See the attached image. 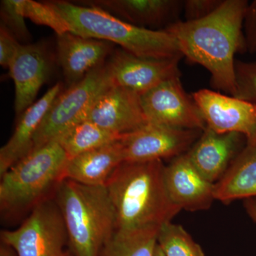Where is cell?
Returning <instances> with one entry per match:
<instances>
[{
  "mask_svg": "<svg viewBox=\"0 0 256 256\" xmlns=\"http://www.w3.org/2000/svg\"><path fill=\"white\" fill-rule=\"evenodd\" d=\"M248 2L224 0L210 16L196 21H178L164 30L176 38L183 56L210 72L216 90L234 96L237 52H246L242 24Z\"/></svg>",
  "mask_w": 256,
  "mask_h": 256,
  "instance_id": "1",
  "label": "cell"
},
{
  "mask_svg": "<svg viewBox=\"0 0 256 256\" xmlns=\"http://www.w3.org/2000/svg\"><path fill=\"white\" fill-rule=\"evenodd\" d=\"M162 160L124 162L106 184L116 214V229L161 227L182 210L172 201Z\"/></svg>",
  "mask_w": 256,
  "mask_h": 256,
  "instance_id": "2",
  "label": "cell"
},
{
  "mask_svg": "<svg viewBox=\"0 0 256 256\" xmlns=\"http://www.w3.org/2000/svg\"><path fill=\"white\" fill-rule=\"evenodd\" d=\"M47 3L66 22L70 32L76 34L116 44L139 57L183 56L176 38L165 30L136 26L96 6H82L66 1Z\"/></svg>",
  "mask_w": 256,
  "mask_h": 256,
  "instance_id": "3",
  "label": "cell"
},
{
  "mask_svg": "<svg viewBox=\"0 0 256 256\" xmlns=\"http://www.w3.org/2000/svg\"><path fill=\"white\" fill-rule=\"evenodd\" d=\"M73 256H100L116 230V214L105 186L64 180L54 194Z\"/></svg>",
  "mask_w": 256,
  "mask_h": 256,
  "instance_id": "4",
  "label": "cell"
},
{
  "mask_svg": "<svg viewBox=\"0 0 256 256\" xmlns=\"http://www.w3.org/2000/svg\"><path fill=\"white\" fill-rule=\"evenodd\" d=\"M68 156L57 141L32 151L1 176L0 208L8 218L32 212L52 198L64 180Z\"/></svg>",
  "mask_w": 256,
  "mask_h": 256,
  "instance_id": "5",
  "label": "cell"
},
{
  "mask_svg": "<svg viewBox=\"0 0 256 256\" xmlns=\"http://www.w3.org/2000/svg\"><path fill=\"white\" fill-rule=\"evenodd\" d=\"M106 63L92 70L78 84L60 92L35 134L32 151L56 140L86 120L96 99L114 85Z\"/></svg>",
  "mask_w": 256,
  "mask_h": 256,
  "instance_id": "6",
  "label": "cell"
},
{
  "mask_svg": "<svg viewBox=\"0 0 256 256\" xmlns=\"http://www.w3.org/2000/svg\"><path fill=\"white\" fill-rule=\"evenodd\" d=\"M3 244L18 256H66L68 236L54 197L35 207L18 228L2 230Z\"/></svg>",
  "mask_w": 256,
  "mask_h": 256,
  "instance_id": "7",
  "label": "cell"
},
{
  "mask_svg": "<svg viewBox=\"0 0 256 256\" xmlns=\"http://www.w3.org/2000/svg\"><path fill=\"white\" fill-rule=\"evenodd\" d=\"M149 124L204 131L206 122L192 95L185 92L180 77L162 82L140 96Z\"/></svg>",
  "mask_w": 256,
  "mask_h": 256,
  "instance_id": "8",
  "label": "cell"
},
{
  "mask_svg": "<svg viewBox=\"0 0 256 256\" xmlns=\"http://www.w3.org/2000/svg\"><path fill=\"white\" fill-rule=\"evenodd\" d=\"M202 132L148 122L121 138L124 162L174 159L190 150Z\"/></svg>",
  "mask_w": 256,
  "mask_h": 256,
  "instance_id": "9",
  "label": "cell"
},
{
  "mask_svg": "<svg viewBox=\"0 0 256 256\" xmlns=\"http://www.w3.org/2000/svg\"><path fill=\"white\" fill-rule=\"evenodd\" d=\"M182 57L144 58L118 48L114 50L106 64L114 86L141 96L162 82L180 77L178 63Z\"/></svg>",
  "mask_w": 256,
  "mask_h": 256,
  "instance_id": "10",
  "label": "cell"
},
{
  "mask_svg": "<svg viewBox=\"0 0 256 256\" xmlns=\"http://www.w3.org/2000/svg\"><path fill=\"white\" fill-rule=\"evenodd\" d=\"M206 128L217 133L237 132L246 140L256 134V105L210 89L192 94Z\"/></svg>",
  "mask_w": 256,
  "mask_h": 256,
  "instance_id": "11",
  "label": "cell"
},
{
  "mask_svg": "<svg viewBox=\"0 0 256 256\" xmlns=\"http://www.w3.org/2000/svg\"><path fill=\"white\" fill-rule=\"evenodd\" d=\"M86 120L120 136L148 124L141 105L140 96L114 85L96 99Z\"/></svg>",
  "mask_w": 256,
  "mask_h": 256,
  "instance_id": "12",
  "label": "cell"
},
{
  "mask_svg": "<svg viewBox=\"0 0 256 256\" xmlns=\"http://www.w3.org/2000/svg\"><path fill=\"white\" fill-rule=\"evenodd\" d=\"M164 182L170 198L182 210H207L215 200V184L196 170L186 153L165 166Z\"/></svg>",
  "mask_w": 256,
  "mask_h": 256,
  "instance_id": "13",
  "label": "cell"
},
{
  "mask_svg": "<svg viewBox=\"0 0 256 256\" xmlns=\"http://www.w3.org/2000/svg\"><path fill=\"white\" fill-rule=\"evenodd\" d=\"M246 143L237 132L217 133L206 128L186 152L192 164L210 183L220 181Z\"/></svg>",
  "mask_w": 256,
  "mask_h": 256,
  "instance_id": "14",
  "label": "cell"
},
{
  "mask_svg": "<svg viewBox=\"0 0 256 256\" xmlns=\"http://www.w3.org/2000/svg\"><path fill=\"white\" fill-rule=\"evenodd\" d=\"M58 60L68 86L78 84L92 70L106 63L114 44L66 32L57 35Z\"/></svg>",
  "mask_w": 256,
  "mask_h": 256,
  "instance_id": "15",
  "label": "cell"
},
{
  "mask_svg": "<svg viewBox=\"0 0 256 256\" xmlns=\"http://www.w3.org/2000/svg\"><path fill=\"white\" fill-rule=\"evenodd\" d=\"M8 68L14 84L15 112L22 114L34 104L48 78L50 64L46 50L40 44H21Z\"/></svg>",
  "mask_w": 256,
  "mask_h": 256,
  "instance_id": "16",
  "label": "cell"
},
{
  "mask_svg": "<svg viewBox=\"0 0 256 256\" xmlns=\"http://www.w3.org/2000/svg\"><path fill=\"white\" fill-rule=\"evenodd\" d=\"M62 90L58 82L21 114L12 136L0 149V176L33 150L35 134Z\"/></svg>",
  "mask_w": 256,
  "mask_h": 256,
  "instance_id": "17",
  "label": "cell"
},
{
  "mask_svg": "<svg viewBox=\"0 0 256 256\" xmlns=\"http://www.w3.org/2000/svg\"><path fill=\"white\" fill-rule=\"evenodd\" d=\"M82 2L144 28L161 25L166 28L176 22L184 4V1L180 0H94Z\"/></svg>",
  "mask_w": 256,
  "mask_h": 256,
  "instance_id": "18",
  "label": "cell"
},
{
  "mask_svg": "<svg viewBox=\"0 0 256 256\" xmlns=\"http://www.w3.org/2000/svg\"><path fill=\"white\" fill-rule=\"evenodd\" d=\"M120 140L68 159L64 180L89 186H106L114 170L124 162Z\"/></svg>",
  "mask_w": 256,
  "mask_h": 256,
  "instance_id": "19",
  "label": "cell"
},
{
  "mask_svg": "<svg viewBox=\"0 0 256 256\" xmlns=\"http://www.w3.org/2000/svg\"><path fill=\"white\" fill-rule=\"evenodd\" d=\"M214 198L226 204L256 198V134L246 140L242 150L215 184Z\"/></svg>",
  "mask_w": 256,
  "mask_h": 256,
  "instance_id": "20",
  "label": "cell"
},
{
  "mask_svg": "<svg viewBox=\"0 0 256 256\" xmlns=\"http://www.w3.org/2000/svg\"><path fill=\"white\" fill-rule=\"evenodd\" d=\"M160 227L116 229L100 256H154Z\"/></svg>",
  "mask_w": 256,
  "mask_h": 256,
  "instance_id": "21",
  "label": "cell"
},
{
  "mask_svg": "<svg viewBox=\"0 0 256 256\" xmlns=\"http://www.w3.org/2000/svg\"><path fill=\"white\" fill-rule=\"evenodd\" d=\"M122 136L106 130L88 120H84L56 140L68 159L116 142Z\"/></svg>",
  "mask_w": 256,
  "mask_h": 256,
  "instance_id": "22",
  "label": "cell"
},
{
  "mask_svg": "<svg viewBox=\"0 0 256 256\" xmlns=\"http://www.w3.org/2000/svg\"><path fill=\"white\" fill-rule=\"evenodd\" d=\"M158 245L166 256H205L203 249L182 226L172 222L160 227Z\"/></svg>",
  "mask_w": 256,
  "mask_h": 256,
  "instance_id": "23",
  "label": "cell"
},
{
  "mask_svg": "<svg viewBox=\"0 0 256 256\" xmlns=\"http://www.w3.org/2000/svg\"><path fill=\"white\" fill-rule=\"evenodd\" d=\"M18 3L25 18H30L36 24L48 26L57 35L70 32L66 22L48 3L38 2L33 0H18Z\"/></svg>",
  "mask_w": 256,
  "mask_h": 256,
  "instance_id": "24",
  "label": "cell"
},
{
  "mask_svg": "<svg viewBox=\"0 0 256 256\" xmlns=\"http://www.w3.org/2000/svg\"><path fill=\"white\" fill-rule=\"evenodd\" d=\"M236 94L234 97L256 105V60H236Z\"/></svg>",
  "mask_w": 256,
  "mask_h": 256,
  "instance_id": "25",
  "label": "cell"
},
{
  "mask_svg": "<svg viewBox=\"0 0 256 256\" xmlns=\"http://www.w3.org/2000/svg\"><path fill=\"white\" fill-rule=\"evenodd\" d=\"M1 23L3 24L18 40L28 41L30 32L18 0H3L1 2Z\"/></svg>",
  "mask_w": 256,
  "mask_h": 256,
  "instance_id": "26",
  "label": "cell"
},
{
  "mask_svg": "<svg viewBox=\"0 0 256 256\" xmlns=\"http://www.w3.org/2000/svg\"><path fill=\"white\" fill-rule=\"evenodd\" d=\"M224 0H186L184 1L183 11L185 21H196L210 16L218 9Z\"/></svg>",
  "mask_w": 256,
  "mask_h": 256,
  "instance_id": "27",
  "label": "cell"
},
{
  "mask_svg": "<svg viewBox=\"0 0 256 256\" xmlns=\"http://www.w3.org/2000/svg\"><path fill=\"white\" fill-rule=\"evenodd\" d=\"M21 44L18 38L3 24L0 26V64L2 66L8 67L18 53Z\"/></svg>",
  "mask_w": 256,
  "mask_h": 256,
  "instance_id": "28",
  "label": "cell"
},
{
  "mask_svg": "<svg viewBox=\"0 0 256 256\" xmlns=\"http://www.w3.org/2000/svg\"><path fill=\"white\" fill-rule=\"evenodd\" d=\"M246 50L250 54L256 53V0L249 3L242 24Z\"/></svg>",
  "mask_w": 256,
  "mask_h": 256,
  "instance_id": "29",
  "label": "cell"
},
{
  "mask_svg": "<svg viewBox=\"0 0 256 256\" xmlns=\"http://www.w3.org/2000/svg\"><path fill=\"white\" fill-rule=\"evenodd\" d=\"M244 207L248 215L256 223V198L246 200L244 202Z\"/></svg>",
  "mask_w": 256,
  "mask_h": 256,
  "instance_id": "30",
  "label": "cell"
},
{
  "mask_svg": "<svg viewBox=\"0 0 256 256\" xmlns=\"http://www.w3.org/2000/svg\"><path fill=\"white\" fill-rule=\"evenodd\" d=\"M0 256H14L11 248L3 244L0 248Z\"/></svg>",
  "mask_w": 256,
  "mask_h": 256,
  "instance_id": "31",
  "label": "cell"
},
{
  "mask_svg": "<svg viewBox=\"0 0 256 256\" xmlns=\"http://www.w3.org/2000/svg\"><path fill=\"white\" fill-rule=\"evenodd\" d=\"M154 256H166L164 255V252H163L162 249L160 248L159 246H156V252H154Z\"/></svg>",
  "mask_w": 256,
  "mask_h": 256,
  "instance_id": "32",
  "label": "cell"
},
{
  "mask_svg": "<svg viewBox=\"0 0 256 256\" xmlns=\"http://www.w3.org/2000/svg\"><path fill=\"white\" fill-rule=\"evenodd\" d=\"M66 256H72V254H70V252L68 250V252H67Z\"/></svg>",
  "mask_w": 256,
  "mask_h": 256,
  "instance_id": "33",
  "label": "cell"
}]
</instances>
